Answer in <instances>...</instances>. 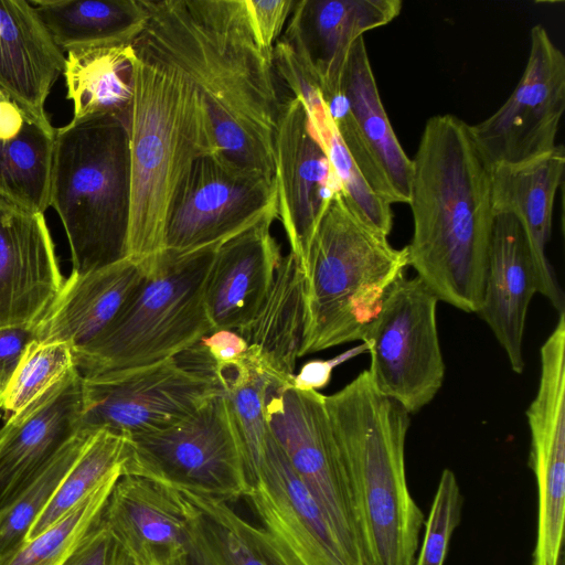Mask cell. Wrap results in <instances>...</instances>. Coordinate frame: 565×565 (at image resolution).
<instances>
[{
    "label": "cell",
    "instance_id": "cell-19",
    "mask_svg": "<svg viewBox=\"0 0 565 565\" xmlns=\"http://www.w3.org/2000/svg\"><path fill=\"white\" fill-rule=\"evenodd\" d=\"M401 10V0H299L280 38L321 92H337L354 42L393 21Z\"/></svg>",
    "mask_w": 565,
    "mask_h": 565
},
{
    "label": "cell",
    "instance_id": "cell-12",
    "mask_svg": "<svg viewBox=\"0 0 565 565\" xmlns=\"http://www.w3.org/2000/svg\"><path fill=\"white\" fill-rule=\"evenodd\" d=\"M270 213H277L271 178L220 152L203 156L174 202L164 250L185 254L218 246Z\"/></svg>",
    "mask_w": 565,
    "mask_h": 565
},
{
    "label": "cell",
    "instance_id": "cell-9",
    "mask_svg": "<svg viewBox=\"0 0 565 565\" xmlns=\"http://www.w3.org/2000/svg\"><path fill=\"white\" fill-rule=\"evenodd\" d=\"M324 396L273 382L265 396L267 426L321 510L347 564L369 565Z\"/></svg>",
    "mask_w": 565,
    "mask_h": 565
},
{
    "label": "cell",
    "instance_id": "cell-10",
    "mask_svg": "<svg viewBox=\"0 0 565 565\" xmlns=\"http://www.w3.org/2000/svg\"><path fill=\"white\" fill-rule=\"evenodd\" d=\"M438 298L417 276L390 288L362 341L376 390L409 414L429 404L443 386L445 363L437 329Z\"/></svg>",
    "mask_w": 565,
    "mask_h": 565
},
{
    "label": "cell",
    "instance_id": "cell-46",
    "mask_svg": "<svg viewBox=\"0 0 565 565\" xmlns=\"http://www.w3.org/2000/svg\"><path fill=\"white\" fill-rule=\"evenodd\" d=\"M6 96L0 92V98H4Z\"/></svg>",
    "mask_w": 565,
    "mask_h": 565
},
{
    "label": "cell",
    "instance_id": "cell-28",
    "mask_svg": "<svg viewBox=\"0 0 565 565\" xmlns=\"http://www.w3.org/2000/svg\"><path fill=\"white\" fill-rule=\"evenodd\" d=\"M169 488L184 520L188 565H270L250 534V522L228 501Z\"/></svg>",
    "mask_w": 565,
    "mask_h": 565
},
{
    "label": "cell",
    "instance_id": "cell-36",
    "mask_svg": "<svg viewBox=\"0 0 565 565\" xmlns=\"http://www.w3.org/2000/svg\"><path fill=\"white\" fill-rule=\"evenodd\" d=\"M94 435L95 433L78 431L73 436L42 468L18 499L0 513V559L26 542L35 520L47 508Z\"/></svg>",
    "mask_w": 565,
    "mask_h": 565
},
{
    "label": "cell",
    "instance_id": "cell-32",
    "mask_svg": "<svg viewBox=\"0 0 565 565\" xmlns=\"http://www.w3.org/2000/svg\"><path fill=\"white\" fill-rule=\"evenodd\" d=\"M55 131L26 120L14 138L0 139L1 199L44 214L50 206Z\"/></svg>",
    "mask_w": 565,
    "mask_h": 565
},
{
    "label": "cell",
    "instance_id": "cell-6",
    "mask_svg": "<svg viewBox=\"0 0 565 565\" xmlns=\"http://www.w3.org/2000/svg\"><path fill=\"white\" fill-rule=\"evenodd\" d=\"M408 266L406 246L393 247L338 194L319 223L306 263L299 356L362 340Z\"/></svg>",
    "mask_w": 565,
    "mask_h": 565
},
{
    "label": "cell",
    "instance_id": "cell-35",
    "mask_svg": "<svg viewBox=\"0 0 565 565\" xmlns=\"http://www.w3.org/2000/svg\"><path fill=\"white\" fill-rule=\"evenodd\" d=\"M122 475L121 469L109 475L65 516L0 559V565H63L100 522L109 494Z\"/></svg>",
    "mask_w": 565,
    "mask_h": 565
},
{
    "label": "cell",
    "instance_id": "cell-17",
    "mask_svg": "<svg viewBox=\"0 0 565 565\" xmlns=\"http://www.w3.org/2000/svg\"><path fill=\"white\" fill-rule=\"evenodd\" d=\"M64 281L44 214L0 198V329L34 328Z\"/></svg>",
    "mask_w": 565,
    "mask_h": 565
},
{
    "label": "cell",
    "instance_id": "cell-43",
    "mask_svg": "<svg viewBox=\"0 0 565 565\" xmlns=\"http://www.w3.org/2000/svg\"><path fill=\"white\" fill-rule=\"evenodd\" d=\"M114 544L102 516L63 565H110Z\"/></svg>",
    "mask_w": 565,
    "mask_h": 565
},
{
    "label": "cell",
    "instance_id": "cell-44",
    "mask_svg": "<svg viewBox=\"0 0 565 565\" xmlns=\"http://www.w3.org/2000/svg\"><path fill=\"white\" fill-rule=\"evenodd\" d=\"M28 118L22 110L9 98H0V139L14 138L22 129Z\"/></svg>",
    "mask_w": 565,
    "mask_h": 565
},
{
    "label": "cell",
    "instance_id": "cell-45",
    "mask_svg": "<svg viewBox=\"0 0 565 565\" xmlns=\"http://www.w3.org/2000/svg\"><path fill=\"white\" fill-rule=\"evenodd\" d=\"M150 565H188L186 553H183V554H180V555H177V556L163 559V561H158V562L151 563Z\"/></svg>",
    "mask_w": 565,
    "mask_h": 565
},
{
    "label": "cell",
    "instance_id": "cell-20",
    "mask_svg": "<svg viewBox=\"0 0 565 565\" xmlns=\"http://www.w3.org/2000/svg\"><path fill=\"white\" fill-rule=\"evenodd\" d=\"M564 170L563 145H556L552 150L525 161L491 167L494 214L508 213L521 223L536 266L537 292L551 302L558 315L565 312V299L546 247L552 235L554 202Z\"/></svg>",
    "mask_w": 565,
    "mask_h": 565
},
{
    "label": "cell",
    "instance_id": "cell-31",
    "mask_svg": "<svg viewBox=\"0 0 565 565\" xmlns=\"http://www.w3.org/2000/svg\"><path fill=\"white\" fill-rule=\"evenodd\" d=\"M135 60L134 44L67 52L63 75L73 120L103 114L129 118Z\"/></svg>",
    "mask_w": 565,
    "mask_h": 565
},
{
    "label": "cell",
    "instance_id": "cell-2",
    "mask_svg": "<svg viewBox=\"0 0 565 565\" xmlns=\"http://www.w3.org/2000/svg\"><path fill=\"white\" fill-rule=\"evenodd\" d=\"M412 166L408 264L439 301L478 313L495 215L491 166L449 114L427 120Z\"/></svg>",
    "mask_w": 565,
    "mask_h": 565
},
{
    "label": "cell",
    "instance_id": "cell-34",
    "mask_svg": "<svg viewBox=\"0 0 565 565\" xmlns=\"http://www.w3.org/2000/svg\"><path fill=\"white\" fill-rule=\"evenodd\" d=\"M127 437L100 429L72 467L47 508L35 520L26 541L46 531L65 516L104 479L116 470L124 471Z\"/></svg>",
    "mask_w": 565,
    "mask_h": 565
},
{
    "label": "cell",
    "instance_id": "cell-33",
    "mask_svg": "<svg viewBox=\"0 0 565 565\" xmlns=\"http://www.w3.org/2000/svg\"><path fill=\"white\" fill-rule=\"evenodd\" d=\"M214 377L226 398L252 483L268 434L265 396L277 380L248 351L239 361L215 366Z\"/></svg>",
    "mask_w": 565,
    "mask_h": 565
},
{
    "label": "cell",
    "instance_id": "cell-21",
    "mask_svg": "<svg viewBox=\"0 0 565 565\" xmlns=\"http://www.w3.org/2000/svg\"><path fill=\"white\" fill-rule=\"evenodd\" d=\"M277 218L270 213L216 247L204 292L213 331L243 328L267 295L282 257L271 233Z\"/></svg>",
    "mask_w": 565,
    "mask_h": 565
},
{
    "label": "cell",
    "instance_id": "cell-8",
    "mask_svg": "<svg viewBox=\"0 0 565 565\" xmlns=\"http://www.w3.org/2000/svg\"><path fill=\"white\" fill-rule=\"evenodd\" d=\"M124 475L207 493L244 499L250 480L226 398H209L167 428L127 438Z\"/></svg>",
    "mask_w": 565,
    "mask_h": 565
},
{
    "label": "cell",
    "instance_id": "cell-25",
    "mask_svg": "<svg viewBox=\"0 0 565 565\" xmlns=\"http://www.w3.org/2000/svg\"><path fill=\"white\" fill-rule=\"evenodd\" d=\"M103 522L132 565L186 553L184 520L169 487L122 475L103 511Z\"/></svg>",
    "mask_w": 565,
    "mask_h": 565
},
{
    "label": "cell",
    "instance_id": "cell-38",
    "mask_svg": "<svg viewBox=\"0 0 565 565\" xmlns=\"http://www.w3.org/2000/svg\"><path fill=\"white\" fill-rule=\"evenodd\" d=\"M461 508L456 475L445 469L425 521L424 541L415 565H444L452 533L460 523Z\"/></svg>",
    "mask_w": 565,
    "mask_h": 565
},
{
    "label": "cell",
    "instance_id": "cell-42",
    "mask_svg": "<svg viewBox=\"0 0 565 565\" xmlns=\"http://www.w3.org/2000/svg\"><path fill=\"white\" fill-rule=\"evenodd\" d=\"M198 343L214 367L239 361L246 356L248 351L245 339L234 330H214L201 338Z\"/></svg>",
    "mask_w": 565,
    "mask_h": 565
},
{
    "label": "cell",
    "instance_id": "cell-3",
    "mask_svg": "<svg viewBox=\"0 0 565 565\" xmlns=\"http://www.w3.org/2000/svg\"><path fill=\"white\" fill-rule=\"evenodd\" d=\"M135 50L127 258L143 262L164 252L171 211L195 161L218 150L193 86L175 68Z\"/></svg>",
    "mask_w": 565,
    "mask_h": 565
},
{
    "label": "cell",
    "instance_id": "cell-39",
    "mask_svg": "<svg viewBox=\"0 0 565 565\" xmlns=\"http://www.w3.org/2000/svg\"><path fill=\"white\" fill-rule=\"evenodd\" d=\"M294 3V0H244L252 31L266 53L273 55Z\"/></svg>",
    "mask_w": 565,
    "mask_h": 565
},
{
    "label": "cell",
    "instance_id": "cell-24",
    "mask_svg": "<svg viewBox=\"0 0 565 565\" xmlns=\"http://www.w3.org/2000/svg\"><path fill=\"white\" fill-rule=\"evenodd\" d=\"M150 260L125 258L84 275L72 273L34 327L35 340L67 343L72 353L88 345L137 289Z\"/></svg>",
    "mask_w": 565,
    "mask_h": 565
},
{
    "label": "cell",
    "instance_id": "cell-16",
    "mask_svg": "<svg viewBox=\"0 0 565 565\" xmlns=\"http://www.w3.org/2000/svg\"><path fill=\"white\" fill-rule=\"evenodd\" d=\"M278 220L290 253L303 269L315 233L341 182L318 141L300 98L281 99L274 139V175Z\"/></svg>",
    "mask_w": 565,
    "mask_h": 565
},
{
    "label": "cell",
    "instance_id": "cell-4",
    "mask_svg": "<svg viewBox=\"0 0 565 565\" xmlns=\"http://www.w3.org/2000/svg\"><path fill=\"white\" fill-rule=\"evenodd\" d=\"M369 565H415L424 514L406 480L409 413L367 370L324 396Z\"/></svg>",
    "mask_w": 565,
    "mask_h": 565
},
{
    "label": "cell",
    "instance_id": "cell-18",
    "mask_svg": "<svg viewBox=\"0 0 565 565\" xmlns=\"http://www.w3.org/2000/svg\"><path fill=\"white\" fill-rule=\"evenodd\" d=\"M83 375L74 366L0 428V513L78 433Z\"/></svg>",
    "mask_w": 565,
    "mask_h": 565
},
{
    "label": "cell",
    "instance_id": "cell-7",
    "mask_svg": "<svg viewBox=\"0 0 565 565\" xmlns=\"http://www.w3.org/2000/svg\"><path fill=\"white\" fill-rule=\"evenodd\" d=\"M217 246L185 254L164 250L115 319L73 353L83 376L131 371L172 358L213 331L204 292Z\"/></svg>",
    "mask_w": 565,
    "mask_h": 565
},
{
    "label": "cell",
    "instance_id": "cell-23",
    "mask_svg": "<svg viewBox=\"0 0 565 565\" xmlns=\"http://www.w3.org/2000/svg\"><path fill=\"white\" fill-rule=\"evenodd\" d=\"M66 56L30 1L0 0V92L29 121L55 131L45 100Z\"/></svg>",
    "mask_w": 565,
    "mask_h": 565
},
{
    "label": "cell",
    "instance_id": "cell-1",
    "mask_svg": "<svg viewBox=\"0 0 565 565\" xmlns=\"http://www.w3.org/2000/svg\"><path fill=\"white\" fill-rule=\"evenodd\" d=\"M145 1L148 19L134 46L193 86L221 154L273 179L281 99L273 55L258 45L244 0Z\"/></svg>",
    "mask_w": 565,
    "mask_h": 565
},
{
    "label": "cell",
    "instance_id": "cell-30",
    "mask_svg": "<svg viewBox=\"0 0 565 565\" xmlns=\"http://www.w3.org/2000/svg\"><path fill=\"white\" fill-rule=\"evenodd\" d=\"M530 467L537 487V529L532 565H559L565 507V416L541 408L527 417Z\"/></svg>",
    "mask_w": 565,
    "mask_h": 565
},
{
    "label": "cell",
    "instance_id": "cell-37",
    "mask_svg": "<svg viewBox=\"0 0 565 565\" xmlns=\"http://www.w3.org/2000/svg\"><path fill=\"white\" fill-rule=\"evenodd\" d=\"M67 343L30 342L4 393L1 409L19 413L74 367Z\"/></svg>",
    "mask_w": 565,
    "mask_h": 565
},
{
    "label": "cell",
    "instance_id": "cell-26",
    "mask_svg": "<svg viewBox=\"0 0 565 565\" xmlns=\"http://www.w3.org/2000/svg\"><path fill=\"white\" fill-rule=\"evenodd\" d=\"M306 274L292 254L282 255L273 284L253 318L237 332L248 353L277 381L291 385L305 330Z\"/></svg>",
    "mask_w": 565,
    "mask_h": 565
},
{
    "label": "cell",
    "instance_id": "cell-15",
    "mask_svg": "<svg viewBox=\"0 0 565 565\" xmlns=\"http://www.w3.org/2000/svg\"><path fill=\"white\" fill-rule=\"evenodd\" d=\"M321 95L370 189L391 205L408 203L412 159L402 148L384 109L363 36L350 50L340 89Z\"/></svg>",
    "mask_w": 565,
    "mask_h": 565
},
{
    "label": "cell",
    "instance_id": "cell-41",
    "mask_svg": "<svg viewBox=\"0 0 565 565\" xmlns=\"http://www.w3.org/2000/svg\"><path fill=\"white\" fill-rule=\"evenodd\" d=\"M364 352H367V347L365 343H362L330 360L308 361L292 377L291 386L302 391L323 388L329 384L335 366Z\"/></svg>",
    "mask_w": 565,
    "mask_h": 565
},
{
    "label": "cell",
    "instance_id": "cell-40",
    "mask_svg": "<svg viewBox=\"0 0 565 565\" xmlns=\"http://www.w3.org/2000/svg\"><path fill=\"white\" fill-rule=\"evenodd\" d=\"M35 340L33 327L0 329V409L8 385L30 342Z\"/></svg>",
    "mask_w": 565,
    "mask_h": 565
},
{
    "label": "cell",
    "instance_id": "cell-11",
    "mask_svg": "<svg viewBox=\"0 0 565 565\" xmlns=\"http://www.w3.org/2000/svg\"><path fill=\"white\" fill-rule=\"evenodd\" d=\"M222 392L215 379L177 358L131 371L83 376L78 431L107 429L129 438L160 430Z\"/></svg>",
    "mask_w": 565,
    "mask_h": 565
},
{
    "label": "cell",
    "instance_id": "cell-5",
    "mask_svg": "<svg viewBox=\"0 0 565 565\" xmlns=\"http://www.w3.org/2000/svg\"><path fill=\"white\" fill-rule=\"evenodd\" d=\"M128 122L129 118L103 114L56 128L50 206L64 226L74 274L127 258Z\"/></svg>",
    "mask_w": 565,
    "mask_h": 565
},
{
    "label": "cell",
    "instance_id": "cell-13",
    "mask_svg": "<svg viewBox=\"0 0 565 565\" xmlns=\"http://www.w3.org/2000/svg\"><path fill=\"white\" fill-rule=\"evenodd\" d=\"M244 499L250 534L270 565H348L321 510L270 434Z\"/></svg>",
    "mask_w": 565,
    "mask_h": 565
},
{
    "label": "cell",
    "instance_id": "cell-14",
    "mask_svg": "<svg viewBox=\"0 0 565 565\" xmlns=\"http://www.w3.org/2000/svg\"><path fill=\"white\" fill-rule=\"evenodd\" d=\"M530 41L524 72L510 97L490 117L469 125L491 167L525 161L556 146L565 110V57L540 24L531 29Z\"/></svg>",
    "mask_w": 565,
    "mask_h": 565
},
{
    "label": "cell",
    "instance_id": "cell-22",
    "mask_svg": "<svg viewBox=\"0 0 565 565\" xmlns=\"http://www.w3.org/2000/svg\"><path fill=\"white\" fill-rule=\"evenodd\" d=\"M536 292V266L521 223L511 214H495L478 315L490 327L518 374L524 371L526 316Z\"/></svg>",
    "mask_w": 565,
    "mask_h": 565
},
{
    "label": "cell",
    "instance_id": "cell-29",
    "mask_svg": "<svg viewBox=\"0 0 565 565\" xmlns=\"http://www.w3.org/2000/svg\"><path fill=\"white\" fill-rule=\"evenodd\" d=\"M277 73L291 95L303 103L313 132L341 182L343 196L350 207L364 223L388 237L393 227L391 204L377 196L360 173L337 130L315 78L291 56L279 63Z\"/></svg>",
    "mask_w": 565,
    "mask_h": 565
},
{
    "label": "cell",
    "instance_id": "cell-27",
    "mask_svg": "<svg viewBox=\"0 0 565 565\" xmlns=\"http://www.w3.org/2000/svg\"><path fill=\"white\" fill-rule=\"evenodd\" d=\"M63 51L132 45L148 19L145 0H32Z\"/></svg>",
    "mask_w": 565,
    "mask_h": 565
}]
</instances>
